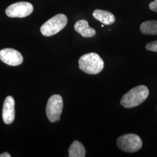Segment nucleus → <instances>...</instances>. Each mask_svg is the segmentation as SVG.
Segmentation results:
<instances>
[{
  "mask_svg": "<svg viewBox=\"0 0 157 157\" xmlns=\"http://www.w3.org/2000/svg\"><path fill=\"white\" fill-rule=\"evenodd\" d=\"M149 95L148 87L144 85L135 87L122 97L121 104L126 108H132L142 104Z\"/></svg>",
  "mask_w": 157,
  "mask_h": 157,
  "instance_id": "f257e3e1",
  "label": "nucleus"
},
{
  "mask_svg": "<svg viewBox=\"0 0 157 157\" xmlns=\"http://www.w3.org/2000/svg\"><path fill=\"white\" fill-rule=\"evenodd\" d=\"M80 70L89 75L100 73L104 67V62L100 56L95 52H90L81 56L78 60Z\"/></svg>",
  "mask_w": 157,
  "mask_h": 157,
  "instance_id": "f03ea898",
  "label": "nucleus"
},
{
  "mask_svg": "<svg viewBox=\"0 0 157 157\" xmlns=\"http://www.w3.org/2000/svg\"><path fill=\"white\" fill-rule=\"evenodd\" d=\"M67 18L64 14H58L44 23L40 28L41 34L50 37L59 33L67 26Z\"/></svg>",
  "mask_w": 157,
  "mask_h": 157,
  "instance_id": "7ed1b4c3",
  "label": "nucleus"
},
{
  "mask_svg": "<svg viewBox=\"0 0 157 157\" xmlns=\"http://www.w3.org/2000/svg\"><path fill=\"white\" fill-rule=\"evenodd\" d=\"M117 143L119 149L129 153L138 151L143 146L140 137L135 134L122 135L117 139Z\"/></svg>",
  "mask_w": 157,
  "mask_h": 157,
  "instance_id": "20e7f679",
  "label": "nucleus"
},
{
  "mask_svg": "<svg viewBox=\"0 0 157 157\" xmlns=\"http://www.w3.org/2000/svg\"><path fill=\"white\" fill-rule=\"evenodd\" d=\"M63 106V100L61 95L54 94L48 99L46 106V115L50 122L54 123L60 120Z\"/></svg>",
  "mask_w": 157,
  "mask_h": 157,
  "instance_id": "39448f33",
  "label": "nucleus"
},
{
  "mask_svg": "<svg viewBox=\"0 0 157 157\" xmlns=\"http://www.w3.org/2000/svg\"><path fill=\"white\" fill-rule=\"evenodd\" d=\"M33 11V6L28 2H19L9 6L6 13L10 17H25Z\"/></svg>",
  "mask_w": 157,
  "mask_h": 157,
  "instance_id": "423d86ee",
  "label": "nucleus"
},
{
  "mask_svg": "<svg viewBox=\"0 0 157 157\" xmlns=\"http://www.w3.org/2000/svg\"><path fill=\"white\" fill-rule=\"evenodd\" d=\"M0 59L10 66L15 67L22 64L23 58L19 51L12 48H5L0 51Z\"/></svg>",
  "mask_w": 157,
  "mask_h": 157,
  "instance_id": "0eeeda50",
  "label": "nucleus"
},
{
  "mask_svg": "<svg viewBox=\"0 0 157 157\" xmlns=\"http://www.w3.org/2000/svg\"><path fill=\"white\" fill-rule=\"evenodd\" d=\"M2 119L7 124H11L15 119V100L12 96L7 97L2 108Z\"/></svg>",
  "mask_w": 157,
  "mask_h": 157,
  "instance_id": "6e6552de",
  "label": "nucleus"
},
{
  "mask_svg": "<svg viewBox=\"0 0 157 157\" xmlns=\"http://www.w3.org/2000/svg\"><path fill=\"white\" fill-rule=\"evenodd\" d=\"M74 29L76 32L84 38L93 37L96 34L95 29L90 27L88 22L84 19L76 22L74 25Z\"/></svg>",
  "mask_w": 157,
  "mask_h": 157,
  "instance_id": "1a4fd4ad",
  "label": "nucleus"
},
{
  "mask_svg": "<svg viewBox=\"0 0 157 157\" xmlns=\"http://www.w3.org/2000/svg\"><path fill=\"white\" fill-rule=\"evenodd\" d=\"M93 16L96 20L101 22L104 25H112L115 21V17L113 14L107 11L95 10L93 13Z\"/></svg>",
  "mask_w": 157,
  "mask_h": 157,
  "instance_id": "9d476101",
  "label": "nucleus"
},
{
  "mask_svg": "<svg viewBox=\"0 0 157 157\" xmlns=\"http://www.w3.org/2000/svg\"><path fill=\"white\" fill-rule=\"evenodd\" d=\"M69 157H84L86 156V150L84 146L78 141H73L69 150Z\"/></svg>",
  "mask_w": 157,
  "mask_h": 157,
  "instance_id": "9b49d317",
  "label": "nucleus"
},
{
  "mask_svg": "<svg viewBox=\"0 0 157 157\" xmlns=\"http://www.w3.org/2000/svg\"><path fill=\"white\" fill-rule=\"evenodd\" d=\"M141 32L146 35H157V21H147L141 23Z\"/></svg>",
  "mask_w": 157,
  "mask_h": 157,
  "instance_id": "f8f14e48",
  "label": "nucleus"
},
{
  "mask_svg": "<svg viewBox=\"0 0 157 157\" xmlns=\"http://www.w3.org/2000/svg\"><path fill=\"white\" fill-rule=\"evenodd\" d=\"M146 48L147 50L157 52V40L152 41L147 44Z\"/></svg>",
  "mask_w": 157,
  "mask_h": 157,
  "instance_id": "ddd939ff",
  "label": "nucleus"
},
{
  "mask_svg": "<svg viewBox=\"0 0 157 157\" xmlns=\"http://www.w3.org/2000/svg\"><path fill=\"white\" fill-rule=\"evenodd\" d=\"M149 8L152 11L157 12V0H154L149 4Z\"/></svg>",
  "mask_w": 157,
  "mask_h": 157,
  "instance_id": "4468645a",
  "label": "nucleus"
},
{
  "mask_svg": "<svg viewBox=\"0 0 157 157\" xmlns=\"http://www.w3.org/2000/svg\"><path fill=\"white\" fill-rule=\"evenodd\" d=\"M11 155L8 152H4L0 154V157H11Z\"/></svg>",
  "mask_w": 157,
  "mask_h": 157,
  "instance_id": "2eb2a0df",
  "label": "nucleus"
},
{
  "mask_svg": "<svg viewBox=\"0 0 157 157\" xmlns=\"http://www.w3.org/2000/svg\"><path fill=\"white\" fill-rule=\"evenodd\" d=\"M101 27H102V28H104V24H102V25H101Z\"/></svg>",
  "mask_w": 157,
  "mask_h": 157,
  "instance_id": "dca6fc26",
  "label": "nucleus"
}]
</instances>
